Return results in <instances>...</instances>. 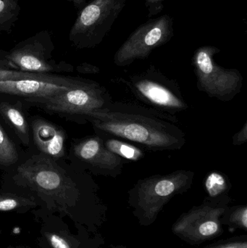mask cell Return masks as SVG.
I'll return each instance as SVG.
<instances>
[{"label":"cell","instance_id":"9c48e42d","mask_svg":"<svg viewBox=\"0 0 247 248\" xmlns=\"http://www.w3.org/2000/svg\"><path fill=\"white\" fill-rule=\"evenodd\" d=\"M174 36V19L169 15L149 19L131 33L115 54L113 62L117 66L126 67L135 61L146 59Z\"/></svg>","mask_w":247,"mask_h":248},{"label":"cell","instance_id":"5b68a950","mask_svg":"<svg viewBox=\"0 0 247 248\" xmlns=\"http://www.w3.org/2000/svg\"><path fill=\"white\" fill-rule=\"evenodd\" d=\"M127 0H92L79 10L69 33V41L78 49L100 45L111 30Z\"/></svg>","mask_w":247,"mask_h":248},{"label":"cell","instance_id":"603a6c76","mask_svg":"<svg viewBox=\"0 0 247 248\" xmlns=\"http://www.w3.org/2000/svg\"><path fill=\"white\" fill-rule=\"evenodd\" d=\"M247 141V122L244 124L242 129L233 136L232 144L234 146H240Z\"/></svg>","mask_w":247,"mask_h":248},{"label":"cell","instance_id":"2e32d148","mask_svg":"<svg viewBox=\"0 0 247 248\" xmlns=\"http://www.w3.org/2000/svg\"><path fill=\"white\" fill-rule=\"evenodd\" d=\"M204 186L209 198L215 199L227 195L232 186L226 176L220 172L213 171L206 177Z\"/></svg>","mask_w":247,"mask_h":248},{"label":"cell","instance_id":"44dd1931","mask_svg":"<svg viewBox=\"0 0 247 248\" xmlns=\"http://www.w3.org/2000/svg\"><path fill=\"white\" fill-rule=\"evenodd\" d=\"M204 248H247V240L246 237L233 239L232 240L219 242Z\"/></svg>","mask_w":247,"mask_h":248},{"label":"cell","instance_id":"ba28073f","mask_svg":"<svg viewBox=\"0 0 247 248\" xmlns=\"http://www.w3.org/2000/svg\"><path fill=\"white\" fill-rule=\"evenodd\" d=\"M228 195L220 198H207L202 205L194 206L183 214L173 227V232L193 244L216 238L222 232L221 218L229 208Z\"/></svg>","mask_w":247,"mask_h":248},{"label":"cell","instance_id":"52a82bcc","mask_svg":"<svg viewBox=\"0 0 247 248\" xmlns=\"http://www.w3.org/2000/svg\"><path fill=\"white\" fill-rule=\"evenodd\" d=\"M113 101L110 93L95 81L83 80L75 87L33 104L46 111L68 116L84 123L89 113Z\"/></svg>","mask_w":247,"mask_h":248},{"label":"cell","instance_id":"4fadbf2b","mask_svg":"<svg viewBox=\"0 0 247 248\" xmlns=\"http://www.w3.org/2000/svg\"><path fill=\"white\" fill-rule=\"evenodd\" d=\"M0 114L24 145L30 143V128L22 108L17 103H0Z\"/></svg>","mask_w":247,"mask_h":248},{"label":"cell","instance_id":"484cf974","mask_svg":"<svg viewBox=\"0 0 247 248\" xmlns=\"http://www.w3.org/2000/svg\"><path fill=\"white\" fill-rule=\"evenodd\" d=\"M68 1L72 3L77 10H81L87 4V0H68Z\"/></svg>","mask_w":247,"mask_h":248},{"label":"cell","instance_id":"30bf717a","mask_svg":"<svg viewBox=\"0 0 247 248\" xmlns=\"http://www.w3.org/2000/svg\"><path fill=\"white\" fill-rule=\"evenodd\" d=\"M72 157L78 167L95 175L116 178L123 172L127 160L110 152L100 135L78 140L73 146Z\"/></svg>","mask_w":247,"mask_h":248},{"label":"cell","instance_id":"277c9868","mask_svg":"<svg viewBox=\"0 0 247 248\" xmlns=\"http://www.w3.org/2000/svg\"><path fill=\"white\" fill-rule=\"evenodd\" d=\"M220 52L219 48L208 45L196 49L192 65L197 88L210 97L232 101L242 91L243 77L237 69L223 68L215 61V56Z\"/></svg>","mask_w":247,"mask_h":248},{"label":"cell","instance_id":"3957f363","mask_svg":"<svg viewBox=\"0 0 247 248\" xmlns=\"http://www.w3.org/2000/svg\"><path fill=\"white\" fill-rule=\"evenodd\" d=\"M126 84L136 99L161 113L175 116L189 108L178 83L165 77L155 65L130 76Z\"/></svg>","mask_w":247,"mask_h":248},{"label":"cell","instance_id":"5bb4252c","mask_svg":"<svg viewBox=\"0 0 247 248\" xmlns=\"http://www.w3.org/2000/svg\"><path fill=\"white\" fill-rule=\"evenodd\" d=\"M105 147L112 153L127 161L137 162L145 157V150L129 141L116 137L101 136Z\"/></svg>","mask_w":247,"mask_h":248},{"label":"cell","instance_id":"e0dca14e","mask_svg":"<svg viewBox=\"0 0 247 248\" xmlns=\"http://www.w3.org/2000/svg\"><path fill=\"white\" fill-rule=\"evenodd\" d=\"M19 160V154L14 143L0 124V166L10 167Z\"/></svg>","mask_w":247,"mask_h":248},{"label":"cell","instance_id":"6da1fadb","mask_svg":"<svg viewBox=\"0 0 247 248\" xmlns=\"http://www.w3.org/2000/svg\"><path fill=\"white\" fill-rule=\"evenodd\" d=\"M86 121L98 135L136 143L149 151L178 150L187 141L175 116L136 103L112 101L89 113Z\"/></svg>","mask_w":247,"mask_h":248},{"label":"cell","instance_id":"7a4b0ae2","mask_svg":"<svg viewBox=\"0 0 247 248\" xmlns=\"http://www.w3.org/2000/svg\"><path fill=\"white\" fill-rule=\"evenodd\" d=\"M194 172L177 170L168 174H157L139 179L129 190V203L142 225L156 220L165 205L176 195L191 188Z\"/></svg>","mask_w":247,"mask_h":248},{"label":"cell","instance_id":"7402d4cb","mask_svg":"<svg viewBox=\"0 0 247 248\" xmlns=\"http://www.w3.org/2000/svg\"><path fill=\"white\" fill-rule=\"evenodd\" d=\"M166 1L167 0H145L148 17H152L160 13L164 9Z\"/></svg>","mask_w":247,"mask_h":248},{"label":"cell","instance_id":"d6986e66","mask_svg":"<svg viewBox=\"0 0 247 248\" xmlns=\"http://www.w3.org/2000/svg\"><path fill=\"white\" fill-rule=\"evenodd\" d=\"M26 200L20 199L14 196L0 195V211H9L15 209L19 205L28 203Z\"/></svg>","mask_w":247,"mask_h":248},{"label":"cell","instance_id":"cb8c5ba5","mask_svg":"<svg viewBox=\"0 0 247 248\" xmlns=\"http://www.w3.org/2000/svg\"><path fill=\"white\" fill-rule=\"evenodd\" d=\"M49 242L53 248H71L68 242L58 234H51Z\"/></svg>","mask_w":247,"mask_h":248},{"label":"cell","instance_id":"4316f807","mask_svg":"<svg viewBox=\"0 0 247 248\" xmlns=\"http://www.w3.org/2000/svg\"><path fill=\"white\" fill-rule=\"evenodd\" d=\"M0 70H14L7 61L0 59Z\"/></svg>","mask_w":247,"mask_h":248},{"label":"cell","instance_id":"ffe728a7","mask_svg":"<svg viewBox=\"0 0 247 248\" xmlns=\"http://www.w3.org/2000/svg\"><path fill=\"white\" fill-rule=\"evenodd\" d=\"M42 74L23 72L16 70H0V81L8 80H19L23 78H32Z\"/></svg>","mask_w":247,"mask_h":248},{"label":"cell","instance_id":"8992f818","mask_svg":"<svg viewBox=\"0 0 247 248\" xmlns=\"http://www.w3.org/2000/svg\"><path fill=\"white\" fill-rule=\"evenodd\" d=\"M55 45L52 35L44 29L17 43L10 50L0 49V59L7 61L13 69L33 74L71 72L73 67L53 58Z\"/></svg>","mask_w":247,"mask_h":248},{"label":"cell","instance_id":"ac0fdd59","mask_svg":"<svg viewBox=\"0 0 247 248\" xmlns=\"http://www.w3.org/2000/svg\"><path fill=\"white\" fill-rule=\"evenodd\" d=\"M222 224L233 226L237 228L247 229V205L228 208L221 218Z\"/></svg>","mask_w":247,"mask_h":248},{"label":"cell","instance_id":"9a60e30c","mask_svg":"<svg viewBox=\"0 0 247 248\" xmlns=\"http://www.w3.org/2000/svg\"><path fill=\"white\" fill-rule=\"evenodd\" d=\"M20 12V0H0V34L11 33Z\"/></svg>","mask_w":247,"mask_h":248},{"label":"cell","instance_id":"d4e9b609","mask_svg":"<svg viewBox=\"0 0 247 248\" xmlns=\"http://www.w3.org/2000/svg\"><path fill=\"white\" fill-rule=\"evenodd\" d=\"M77 71L78 72L86 74H95L100 72V68L95 65H91V64L84 63L81 64L77 67Z\"/></svg>","mask_w":247,"mask_h":248},{"label":"cell","instance_id":"7c38bea8","mask_svg":"<svg viewBox=\"0 0 247 248\" xmlns=\"http://www.w3.org/2000/svg\"><path fill=\"white\" fill-rule=\"evenodd\" d=\"M31 128L33 143L42 155L56 161L65 157L66 134L62 128L42 118L33 119Z\"/></svg>","mask_w":247,"mask_h":248},{"label":"cell","instance_id":"8fae6325","mask_svg":"<svg viewBox=\"0 0 247 248\" xmlns=\"http://www.w3.org/2000/svg\"><path fill=\"white\" fill-rule=\"evenodd\" d=\"M82 78L40 74L32 78L0 81V93L23 97L30 103L46 100L82 82Z\"/></svg>","mask_w":247,"mask_h":248}]
</instances>
